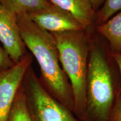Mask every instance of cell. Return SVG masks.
I'll return each mask as SVG.
<instances>
[{
    "instance_id": "16",
    "label": "cell",
    "mask_w": 121,
    "mask_h": 121,
    "mask_svg": "<svg viewBox=\"0 0 121 121\" xmlns=\"http://www.w3.org/2000/svg\"><path fill=\"white\" fill-rule=\"evenodd\" d=\"M112 54L115 61H116L118 66L119 72H120L121 75V53H117L112 52Z\"/></svg>"
},
{
    "instance_id": "12",
    "label": "cell",
    "mask_w": 121,
    "mask_h": 121,
    "mask_svg": "<svg viewBox=\"0 0 121 121\" xmlns=\"http://www.w3.org/2000/svg\"><path fill=\"white\" fill-rule=\"evenodd\" d=\"M120 11L121 0H104L102 7L95 13L94 28L105 22L117 12Z\"/></svg>"
},
{
    "instance_id": "8",
    "label": "cell",
    "mask_w": 121,
    "mask_h": 121,
    "mask_svg": "<svg viewBox=\"0 0 121 121\" xmlns=\"http://www.w3.org/2000/svg\"><path fill=\"white\" fill-rule=\"evenodd\" d=\"M54 6L69 13L87 29H94L96 12L89 0H48Z\"/></svg>"
},
{
    "instance_id": "7",
    "label": "cell",
    "mask_w": 121,
    "mask_h": 121,
    "mask_svg": "<svg viewBox=\"0 0 121 121\" xmlns=\"http://www.w3.org/2000/svg\"><path fill=\"white\" fill-rule=\"evenodd\" d=\"M0 42L10 58L17 63L26 53V46L21 37L16 15L0 4Z\"/></svg>"
},
{
    "instance_id": "14",
    "label": "cell",
    "mask_w": 121,
    "mask_h": 121,
    "mask_svg": "<svg viewBox=\"0 0 121 121\" xmlns=\"http://www.w3.org/2000/svg\"><path fill=\"white\" fill-rule=\"evenodd\" d=\"M109 121H121V95L116 100L110 113Z\"/></svg>"
},
{
    "instance_id": "2",
    "label": "cell",
    "mask_w": 121,
    "mask_h": 121,
    "mask_svg": "<svg viewBox=\"0 0 121 121\" xmlns=\"http://www.w3.org/2000/svg\"><path fill=\"white\" fill-rule=\"evenodd\" d=\"M16 19L21 37L38 63L40 82L53 98L73 114L72 87L60 65L54 37L34 23L26 14L18 15Z\"/></svg>"
},
{
    "instance_id": "9",
    "label": "cell",
    "mask_w": 121,
    "mask_h": 121,
    "mask_svg": "<svg viewBox=\"0 0 121 121\" xmlns=\"http://www.w3.org/2000/svg\"><path fill=\"white\" fill-rule=\"evenodd\" d=\"M94 30L107 40L113 53H121V11Z\"/></svg>"
},
{
    "instance_id": "15",
    "label": "cell",
    "mask_w": 121,
    "mask_h": 121,
    "mask_svg": "<svg viewBox=\"0 0 121 121\" xmlns=\"http://www.w3.org/2000/svg\"><path fill=\"white\" fill-rule=\"evenodd\" d=\"M95 12L98 11L103 4L104 0H89Z\"/></svg>"
},
{
    "instance_id": "11",
    "label": "cell",
    "mask_w": 121,
    "mask_h": 121,
    "mask_svg": "<svg viewBox=\"0 0 121 121\" xmlns=\"http://www.w3.org/2000/svg\"><path fill=\"white\" fill-rule=\"evenodd\" d=\"M8 121H33L27 107L22 84L15 98L9 114Z\"/></svg>"
},
{
    "instance_id": "3",
    "label": "cell",
    "mask_w": 121,
    "mask_h": 121,
    "mask_svg": "<svg viewBox=\"0 0 121 121\" xmlns=\"http://www.w3.org/2000/svg\"><path fill=\"white\" fill-rule=\"evenodd\" d=\"M93 29L51 33L56 42L61 67L71 85L73 114L79 121H85L87 66Z\"/></svg>"
},
{
    "instance_id": "4",
    "label": "cell",
    "mask_w": 121,
    "mask_h": 121,
    "mask_svg": "<svg viewBox=\"0 0 121 121\" xmlns=\"http://www.w3.org/2000/svg\"><path fill=\"white\" fill-rule=\"evenodd\" d=\"M27 107L33 121H79L44 88L31 66L22 82Z\"/></svg>"
},
{
    "instance_id": "1",
    "label": "cell",
    "mask_w": 121,
    "mask_h": 121,
    "mask_svg": "<svg viewBox=\"0 0 121 121\" xmlns=\"http://www.w3.org/2000/svg\"><path fill=\"white\" fill-rule=\"evenodd\" d=\"M120 95L118 66L107 40L93 29L90 36L84 121H109Z\"/></svg>"
},
{
    "instance_id": "6",
    "label": "cell",
    "mask_w": 121,
    "mask_h": 121,
    "mask_svg": "<svg viewBox=\"0 0 121 121\" xmlns=\"http://www.w3.org/2000/svg\"><path fill=\"white\" fill-rule=\"evenodd\" d=\"M26 15L34 23L50 33L87 29L73 16L52 4L42 10Z\"/></svg>"
},
{
    "instance_id": "13",
    "label": "cell",
    "mask_w": 121,
    "mask_h": 121,
    "mask_svg": "<svg viewBox=\"0 0 121 121\" xmlns=\"http://www.w3.org/2000/svg\"><path fill=\"white\" fill-rule=\"evenodd\" d=\"M14 64L6 51L0 47V71L11 67Z\"/></svg>"
},
{
    "instance_id": "5",
    "label": "cell",
    "mask_w": 121,
    "mask_h": 121,
    "mask_svg": "<svg viewBox=\"0 0 121 121\" xmlns=\"http://www.w3.org/2000/svg\"><path fill=\"white\" fill-rule=\"evenodd\" d=\"M33 57L26 53L11 67L0 71V121H8L9 114Z\"/></svg>"
},
{
    "instance_id": "10",
    "label": "cell",
    "mask_w": 121,
    "mask_h": 121,
    "mask_svg": "<svg viewBox=\"0 0 121 121\" xmlns=\"http://www.w3.org/2000/svg\"><path fill=\"white\" fill-rule=\"evenodd\" d=\"M0 4L16 16L39 11L51 4L48 0H0Z\"/></svg>"
}]
</instances>
